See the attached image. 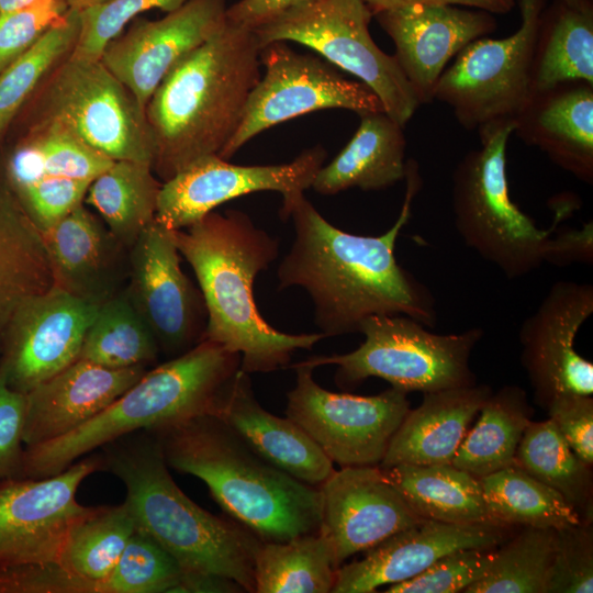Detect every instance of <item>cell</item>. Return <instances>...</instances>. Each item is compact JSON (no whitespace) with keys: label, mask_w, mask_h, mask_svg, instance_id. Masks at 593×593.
Segmentation results:
<instances>
[{"label":"cell","mask_w":593,"mask_h":593,"mask_svg":"<svg viewBox=\"0 0 593 593\" xmlns=\"http://www.w3.org/2000/svg\"><path fill=\"white\" fill-rule=\"evenodd\" d=\"M404 179L400 214L379 236L336 227L304 193L282 200L280 216L292 220L294 240L278 267V289L303 288L313 302L315 324L326 337L359 333L374 315H406L427 327L436 323L429 289L401 267L394 254L422 184L415 161H407Z\"/></svg>","instance_id":"obj_1"},{"label":"cell","mask_w":593,"mask_h":593,"mask_svg":"<svg viewBox=\"0 0 593 593\" xmlns=\"http://www.w3.org/2000/svg\"><path fill=\"white\" fill-rule=\"evenodd\" d=\"M174 234L200 286L208 318L202 339L239 354L240 370L254 373L286 368L294 351L311 349L326 338L321 332H280L259 313L254 282L277 258L279 243L256 227L247 214L212 211Z\"/></svg>","instance_id":"obj_2"},{"label":"cell","mask_w":593,"mask_h":593,"mask_svg":"<svg viewBox=\"0 0 593 593\" xmlns=\"http://www.w3.org/2000/svg\"><path fill=\"white\" fill-rule=\"evenodd\" d=\"M259 51L253 29L226 20L159 83L145 114L153 170L164 182L227 146L260 79Z\"/></svg>","instance_id":"obj_3"},{"label":"cell","mask_w":593,"mask_h":593,"mask_svg":"<svg viewBox=\"0 0 593 593\" xmlns=\"http://www.w3.org/2000/svg\"><path fill=\"white\" fill-rule=\"evenodd\" d=\"M168 467L201 479L222 510L262 541L318 530L321 491L255 454L214 414L147 430Z\"/></svg>","instance_id":"obj_4"},{"label":"cell","mask_w":593,"mask_h":593,"mask_svg":"<svg viewBox=\"0 0 593 593\" xmlns=\"http://www.w3.org/2000/svg\"><path fill=\"white\" fill-rule=\"evenodd\" d=\"M105 445L103 469L125 486L136 528L152 537L183 571L219 574L255 593V558L262 540L239 523L215 516L176 484L154 435Z\"/></svg>","instance_id":"obj_5"},{"label":"cell","mask_w":593,"mask_h":593,"mask_svg":"<svg viewBox=\"0 0 593 593\" xmlns=\"http://www.w3.org/2000/svg\"><path fill=\"white\" fill-rule=\"evenodd\" d=\"M239 366V354L214 342L200 340L146 371L110 406L78 428L25 447L19 478L51 477L121 437L212 414L222 389Z\"/></svg>","instance_id":"obj_6"},{"label":"cell","mask_w":593,"mask_h":593,"mask_svg":"<svg viewBox=\"0 0 593 593\" xmlns=\"http://www.w3.org/2000/svg\"><path fill=\"white\" fill-rule=\"evenodd\" d=\"M513 131L512 121L478 130L481 146L457 164L451 192L459 236L508 279L527 276L546 262L552 234L574 210L572 199H562L555 205L552 225L541 230L512 201L506 146Z\"/></svg>","instance_id":"obj_7"},{"label":"cell","mask_w":593,"mask_h":593,"mask_svg":"<svg viewBox=\"0 0 593 593\" xmlns=\"http://www.w3.org/2000/svg\"><path fill=\"white\" fill-rule=\"evenodd\" d=\"M406 315H374L360 332L365 339L355 350L332 356H314L299 362L317 368L335 365L336 383L353 388L376 377L393 388L423 393L475 384L470 356L483 337V329L435 334Z\"/></svg>","instance_id":"obj_8"},{"label":"cell","mask_w":593,"mask_h":593,"mask_svg":"<svg viewBox=\"0 0 593 593\" xmlns=\"http://www.w3.org/2000/svg\"><path fill=\"white\" fill-rule=\"evenodd\" d=\"M372 13L363 0H315L287 9L253 27L260 47L295 42L354 76L380 99L384 112L404 126L419 102L394 56L372 40Z\"/></svg>","instance_id":"obj_9"},{"label":"cell","mask_w":593,"mask_h":593,"mask_svg":"<svg viewBox=\"0 0 593 593\" xmlns=\"http://www.w3.org/2000/svg\"><path fill=\"white\" fill-rule=\"evenodd\" d=\"M38 121L58 123L112 160L153 163L145 110L101 59L69 54L47 77Z\"/></svg>","instance_id":"obj_10"},{"label":"cell","mask_w":593,"mask_h":593,"mask_svg":"<svg viewBox=\"0 0 593 593\" xmlns=\"http://www.w3.org/2000/svg\"><path fill=\"white\" fill-rule=\"evenodd\" d=\"M517 4L522 23L514 34L474 40L437 82L435 99L448 104L466 130L514 122L533 94L534 46L546 0H517Z\"/></svg>","instance_id":"obj_11"},{"label":"cell","mask_w":593,"mask_h":593,"mask_svg":"<svg viewBox=\"0 0 593 593\" xmlns=\"http://www.w3.org/2000/svg\"><path fill=\"white\" fill-rule=\"evenodd\" d=\"M259 59L265 74L249 94L236 133L220 154L223 159L259 133L302 114L326 109L358 115L384 111L365 83L347 79L324 58L298 53L286 42L262 45Z\"/></svg>","instance_id":"obj_12"},{"label":"cell","mask_w":593,"mask_h":593,"mask_svg":"<svg viewBox=\"0 0 593 593\" xmlns=\"http://www.w3.org/2000/svg\"><path fill=\"white\" fill-rule=\"evenodd\" d=\"M295 385L287 394L286 415L334 463L379 466L410 410L406 392L391 387L369 396L331 392L313 379L314 368L294 363Z\"/></svg>","instance_id":"obj_13"},{"label":"cell","mask_w":593,"mask_h":593,"mask_svg":"<svg viewBox=\"0 0 593 593\" xmlns=\"http://www.w3.org/2000/svg\"><path fill=\"white\" fill-rule=\"evenodd\" d=\"M100 469L102 456H92L51 477L1 481L0 564H60L70 529L90 508L78 503V488Z\"/></svg>","instance_id":"obj_14"},{"label":"cell","mask_w":593,"mask_h":593,"mask_svg":"<svg viewBox=\"0 0 593 593\" xmlns=\"http://www.w3.org/2000/svg\"><path fill=\"white\" fill-rule=\"evenodd\" d=\"M100 304L54 284L15 312L0 344V372L27 393L79 359Z\"/></svg>","instance_id":"obj_15"},{"label":"cell","mask_w":593,"mask_h":593,"mask_svg":"<svg viewBox=\"0 0 593 593\" xmlns=\"http://www.w3.org/2000/svg\"><path fill=\"white\" fill-rule=\"evenodd\" d=\"M593 314V286L557 281L519 328L521 362L545 407L564 394H593V365L574 348L575 336Z\"/></svg>","instance_id":"obj_16"},{"label":"cell","mask_w":593,"mask_h":593,"mask_svg":"<svg viewBox=\"0 0 593 593\" xmlns=\"http://www.w3.org/2000/svg\"><path fill=\"white\" fill-rule=\"evenodd\" d=\"M325 158L322 146L280 165L239 166L217 155L204 157L163 182L155 220L168 228L181 230L240 195L276 191L284 200L304 193Z\"/></svg>","instance_id":"obj_17"},{"label":"cell","mask_w":593,"mask_h":593,"mask_svg":"<svg viewBox=\"0 0 593 593\" xmlns=\"http://www.w3.org/2000/svg\"><path fill=\"white\" fill-rule=\"evenodd\" d=\"M130 248L131 283L125 292L159 349L179 356L202 340L206 311L201 292L181 270L174 230L155 220Z\"/></svg>","instance_id":"obj_18"},{"label":"cell","mask_w":593,"mask_h":593,"mask_svg":"<svg viewBox=\"0 0 593 593\" xmlns=\"http://www.w3.org/2000/svg\"><path fill=\"white\" fill-rule=\"evenodd\" d=\"M226 0H189L159 20H136L101 55L145 110L166 75L226 23Z\"/></svg>","instance_id":"obj_19"},{"label":"cell","mask_w":593,"mask_h":593,"mask_svg":"<svg viewBox=\"0 0 593 593\" xmlns=\"http://www.w3.org/2000/svg\"><path fill=\"white\" fill-rule=\"evenodd\" d=\"M318 489L322 512L317 532L327 541L336 568L423 519L379 466L343 467Z\"/></svg>","instance_id":"obj_20"},{"label":"cell","mask_w":593,"mask_h":593,"mask_svg":"<svg viewBox=\"0 0 593 593\" xmlns=\"http://www.w3.org/2000/svg\"><path fill=\"white\" fill-rule=\"evenodd\" d=\"M373 16L394 43V57L419 104L435 100L437 82L452 57L496 29L489 12L447 4H409Z\"/></svg>","instance_id":"obj_21"},{"label":"cell","mask_w":593,"mask_h":593,"mask_svg":"<svg viewBox=\"0 0 593 593\" xmlns=\"http://www.w3.org/2000/svg\"><path fill=\"white\" fill-rule=\"evenodd\" d=\"M505 539L504 526L449 524L423 518L367 550L358 561L339 566L333 593H371L406 581L437 559L461 548H493Z\"/></svg>","instance_id":"obj_22"},{"label":"cell","mask_w":593,"mask_h":593,"mask_svg":"<svg viewBox=\"0 0 593 593\" xmlns=\"http://www.w3.org/2000/svg\"><path fill=\"white\" fill-rule=\"evenodd\" d=\"M146 367L108 368L85 359L26 393L25 447L78 428L118 400L146 372Z\"/></svg>","instance_id":"obj_23"},{"label":"cell","mask_w":593,"mask_h":593,"mask_svg":"<svg viewBox=\"0 0 593 593\" xmlns=\"http://www.w3.org/2000/svg\"><path fill=\"white\" fill-rule=\"evenodd\" d=\"M212 414L264 460L306 484L321 485L335 471L332 460L295 422L259 404L249 373L240 369L222 389Z\"/></svg>","instance_id":"obj_24"},{"label":"cell","mask_w":593,"mask_h":593,"mask_svg":"<svg viewBox=\"0 0 593 593\" xmlns=\"http://www.w3.org/2000/svg\"><path fill=\"white\" fill-rule=\"evenodd\" d=\"M527 145L579 180L593 183V85L568 81L534 92L514 120Z\"/></svg>","instance_id":"obj_25"},{"label":"cell","mask_w":593,"mask_h":593,"mask_svg":"<svg viewBox=\"0 0 593 593\" xmlns=\"http://www.w3.org/2000/svg\"><path fill=\"white\" fill-rule=\"evenodd\" d=\"M492 390L467 385L424 393L422 403L406 413L392 436L379 467L398 465H451L467 434Z\"/></svg>","instance_id":"obj_26"},{"label":"cell","mask_w":593,"mask_h":593,"mask_svg":"<svg viewBox=\"0 0 593 593\" xmlns=\"http://www.w3.org/2000/svg\"><path fill=\"white\" fill-rule=\"evenodd\" d=\"M41 234L56 286L99 304L114 295L110 287L121 243L83 203Z\"/></svg>","instance_id":"obj_27"},{"label":"cell","mask_w":593,"mask_h":593,"mask_svg":"<svg viewBox=\"0 0 593 593\" xmlns=\"http://www.w3.org/2000/svg\"><path fill=\"white\" fill-rule=\"evenodd\" d=\"M360 124L347 145L316 172L311 188L336 194L349 188L387 189L405 178L403 127L384 111L359 114Z\"/></svg>","instance_id":"obj_28"},{"label":"cell","mask_w":593,"mask_h":593,"mask_svg":"<svg viewBox=\"0 0 593 593\" xmlns=\"http://www.w3.org/2000/svg\"><path fill=\"white\" fill-rule=\"evenodd\" d=\"M55 284L41 231L0 184V344L19 307Z\"/></svg>","instance_id":"obj_29"},{"label":"cell","mask_w":593,"mask_h":593,"mask_svg":"<svg viewBox=\"0 0 593 593\" xmlns=\"http://www.w3.org/2000/svg\"><path fill=\"white\" fill-rule=\"evenodd\" d=\"M568 81L593 85V3L574 8L553 0L540 14L532 64L533 93Z\"/></svg>","instance_id":"obj_30"},{"label":"cell","mask_w":593,"mask_h":593,"mask_svg":"<svg viewBox=\"0 0 593 593\" xmlns=\"http://www.w3.org/2000/svg\"><path fill=\"white\" fill-rule=\"evenodd\" d=\"M382 471L422 518L449 524H493L480 479L465 470L452 465H398Z\"/></svg>","instance_id":"obj_31"},{"label":"cell","mask_w":593,"mask_h":593,"mask_svg":"<svg viewBox=\"0 0 593 593\" xmlns=\"http://www.w3.org/2000/svg\"><path fill=\"white\" fill-rule=\"evenodd\" d=\"M479 414L451 465L480 479L516 465L517 448L532 422L533 407L522 388L505 385L490 394Z\"/></svg>","instance_id":"obj_32"},{"label":"cell","mask_w":593,"mask_h":593,"mask_svg":"<svg viewBox=\"0 0 593 593\" xmlns=\"http://www.w3.org/2000/svg\"><path fill=\"white\" fill-rule=\"evenodd\" d=\"M161 184L152 163L114 160L91 181L85 202L98 211L121 244L131 247L155 221Z\"/></svg>","instance_id":"obj_33"},{"label":"cell","mask_w":593,"mask_h":593,"mask_svg":"<svg viewBox=\"0 0 593 593\" xmlns=\"http://www.w3.org/2000/svg\"><path fill=\"white\" fill-rule=\"evenodd\" d=\"M493 524L560 529L583 522L556 490L517 465L480 478Z\"/></svg>","instance_id":"obj_34"},{"label":"cell","mask_w":593,"mask_h":593,"mask_svg":"<svg viewBox=\"0 0 593 593\" xmlns=\"http://www.w3.org/2000/svg\"><path fill=\"white\" fill-rule=\"evenodd\" d=\"M336 566L318 532L286 541H262L254 567L255 593H328Z\"/></svg>","instance_id":"obj_35"},{"label":"cell","mask_w":593,"mask_h":593,"mask_svg":"<svg viewBox=\"0 0 593 593\" xmlns=\"http://www.w3.org/2000/svg\"><path fill=\"white\" fill-rule=\"evenodd\" d=\"M516 465L558 491L583 522H592V466L575 455L550 418L527 426Z\"/></svg>","instance_id":"obj_36"},{"label":"cell","mask_w":593,"mask_h":593,"mask_svg":"<svg viewBox=\"0 0 593 593\" xmlns=\"http://www.w3.org/2000/svg\"><path fill=\"white\" fill-rule=\"evenodd\" d=\"M158 350L150 328L123 292L100 304L79 358L114 369L146 367Z\"/></svg>","instance_id":"obj_37"},{"label":"cell","mask_w":593,"mask_h":593,"mask_svg":"<svg viewBox=\"0 0 593 593\" xmlns=\"http://www.w3.org/2000/svg\"><path fill=\"white\" fill-rule=\"evenodd\" d=\"M135 529L134 518L124 502L90 507L70 529L60 564L80 578L97 582L103 593L102 583Z\"/></svg>","instance_id":"obj_38"},{"label":"cell","mask_w":593,"mask_h":593,"mask_svg":"<svg viewBox=\"0 0 593 593\" xmlns=\"http://www.w3.org/2000/svg\"><path fill=\"white\" fill-rule=\"evenodd\" d=\"M80 25V11L69 8L35 44L0 72L1 132L40 83L72 52Z\"/></svg>","instance_id":"obj_39"},{"label":"cell","mask_w":593,"mask_h":593,"mask_svg":"<svg viewBox=\"0 0 593 593\" xmlns=\"http://www.w3.org/2000/svg\"><path fill=\"white\" fill-rule=\"evenodd\" d=\"M555 540L556 529L525 527L463 593H547Z\"/></svg>","instance_id":"obj_40"},{"label":"cell","mask_w":593,"mask_h":593,"mask_svg":"<svg viewBox=\"0 0 593 593\" xmlns=\"http://www.w3.org/2000/svg\"><path fill=\"white\" fill-rule=\"evenodd\" d=\"M22 142L38 180L56 177L92 181L114 161L51 121H37Z\"/></svg>","instance_id":"obj_41"},{"label":"cell","mask_w":593,"mask_h":593,"mask_svg":"<svg viewBox=\"0 0 593 593\" xmlns=\"http://www.w3.org/2000/svg\"><path fill=\"white\" fill-rule=\"evenodd\" d=\"M182 571L163 547L136 528L103 581V593H171Z\"/></svg>","instance_id":"obj_42"},{"label":"cell","mask_w":593,"mask_h":593,"mask_svg":"<svg viewBox=\"0 0 593 593\" xmlns=\"http://www.w3.org/2000/svg\"><path fill=\"white\" fill-rule=\"evenodd\" d=\"M187 1L189 0H108L85 9L80 11V33L70 54L100 59L107 45L137 15L152 9L169 13Z\"/></svg>","instance_id":"obj_43"},{"label":"cell","mask_w":593,"mask_h":593,"mask_svg":"<svg viewBox=\"0 0 593 593\" xmlns=\"http://www.w3.org/2000/svg\"><path fill=\"white\" fill-rule=\"evenodd\" d=\"M493 548H461L444 555L419 574L394 584L385 593H459L481 579L495 557Z\"/></svg>","instance_id":"obj_44"},{"label":"cell","mask_w":593,"mask_h":593,"mask_svg":"<svg viewBox=\"0 0 593 593\" xmlns=\"http://www.w3.org/2000/svg\"><path fill=\"white\" fill-rule=\"evenodd\" d=\"M593 592L592 522L556 529L547 593Z\"/></svg>","instance_id":"obj_45"},{"label":"cell","mask_w":593,"mask_h":593,"mask_svg":"<svg viewBox=\"0 0 593 593\" xmlns=\"http://www.w3.org/2000/svg\"><path fill=\"white\" fill-rule=\"evenodd\" d=\"M68 10L65 0H37L0 13V72L35 44Z\"/></svg>","instance_id":"obj_46"},{"label":"cell","mask_w":593,"mask_h":593,"mask_svg":"<svg viewBox=\"0 0 593 593\" xmlns=\"http://www.w3.org/2000/svg\"><path fill=\"white\" fill-rule=\"evenodd\" d=\"M91 181L46 177L13 191L40 231H45L83 203Z\"/></svg>","instance_id":"obj_47"},{"label":"cell","mask_w":593,"mask_h":593,"mask_svg":"<svg viewBox=\"0 0 593 593\" xmlns=\"http://www.w3.org/2000/svg\"><path fill=\"white\" fill-rule=\"evenodd\" d=\"M0 593H100V588L59 563L0 564Z\"/></svg>","instance_id":"obj_48"},{"label":"cell","mask_w":593,"mask_h":593,"mask_svg":"<svg viewBox=\"0 0 593 593\" xmlns=\"http://www.w3.org/2000/svg\"><path fill=\"white\" fill-rule=\"evenodd\" d=\"M25 417L26 393L12 389L0 372V482L19 478Z\"/></svg>","instance_id":"obj_49"},{"label":"cell","mask_w":593,"mask_h":593,"mask_svg":"<svg viewBox=\"0 0 593 593\" xmlns=\"http://www.w3.org/2000/svg\"><path fill=\"white\" fill-rule=\"evenodd\" d=\"M549 418L586 465H593V399L592 395L564 394L547 406Z\"/></svg>","instance_id":"obj_50"},{"label":"cell","mask_w":593,"mask_h":593,"mask_svg":"<svg viewBox=\"0 0 593 593\" xmlns=\"http://www.w3.org/2000/svg\"><path fill=\"white\" fill-rule=\"evenodd\" d=\"M546 262L555 266L571 264H593V223L586 222L581 228L555 232Z\"/></svg>","instance_id":"obj_51"},{"label":"cell","mask_w":593,"mask_h":593,"mask_svg":"<svg viewBox=\"0 0 593 593\" xmlns=\"http://www.w3.org/2000/svg\"><path fill=\"white\" fill-rule=\"evenodd\" d=\"M312 1L315 0H239L227 7L226 20L253 29L287 9Z\"/></svg>","instance_id":"obj_52"},{"label":"cell","mask_w":593,"mask_h":593,"mask_svg":"<svg viewBox=\"0 0 593 593\" xmlns=\"http://www.w3.org/2000/svg\"><path fill=\"white\" fill-rule=\"evenodd\" d=\"M238 593L244 589L234 580L213 573L182 571L171 593Z\"/></svg>","instance_id":"obj_53"},{"label":"cell","mask_w":593,"mask_h":593,"mask_svg":"<svg viewBox=\"0 0 593 593\" xmlns=\"http://www.w3.org/2000/svg\"><path fill=\"white\" fill-rule=\"evenodd\" d=\"M372 15L377 12L409 4H461L478 8L479 10L505 14L513 10L515 0H363Z\"/></svg>","instance_id":"obj_54"},{"label":"cell","mask_w":593,"mask_h":593,"mask_svg":"<svg viewBox=\"0 0 593 593\" xmlns=\"http://www.w3.org/2000/svg\"><path fill=\"white\" fill-rule=\"evenodd\" d=\"M37 0H0V13L31 4Z\"/></svg>","instance_id":"obj_55"},{"label":"cell","mask_w":593,"mask_h":593,"mask_svg":"<svg viewBox=\"0 0 593 593\" xmlns=\"http://www.w3.org/2000/svg\"><path fill=\"white\" fill-rule=\"evenodd\" d=\"M69 8L82 11L85 9L101 4L108 0H65Z\"/></svg>","instance_id":"obj_56"},{"label":"cell","mask_w":593,"mask_h":593,"mask_svg":"<svg viewBox=\"0 0 593 593\" xmlns=\"http://www.w3.org/2000/svg\"><path fill=\"white\" fill-rule=\"evenodd\" d=\"M564 1L574 8H583L593 3L592 0H564Z\"/></svg>","instance_id":"obj_57"},{"label":"cell","mask_w":593,"mask_h":593,"mask_svg":"<svg viewBox=\"0 0 593 593\" xmlns=\"http://www.w3.org/2000/svg\"><path fill=\"white\" fill-rule=\"evenodd\" d=\"M1 133H2V132L0 131V134H1Z\"/></svg>","instance_id":"obj_58"}]
</instances>
